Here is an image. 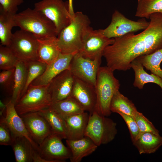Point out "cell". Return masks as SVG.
I'll use <instances>...</instances> for the list:
<instances>
[{
  "instance_id": "obj_1",
  "label": "cell",
  "mask_w": 162,
  "mask_h": 162,
  "mask_svg": "<svg viewBox=\"0 0 162 162\" xmlns=\"http://www.w3.org/2000/svg\"><path fill=\"white\" fill-rule=\"evenodd\" d=\"M148 27L141 33L127 34L114 38L103 53L107 66L112 70L126 71L137 57L151 54L162 48V13L150 16Z\"/></svg>"
},
{
  "instance_id": "obj_2",
  "label": "cell",
  "mask_w": 162,
  "mask_h": 162,
  "mask_svg": "<svg viewBox=\"0 0 162 162\" xmlns=\"http://www.w3.org/2000/svg\"><path fill=\"white\" fill-rule=\"evenodd\" d=\"M88 16L81 11L75 13L68 25L57 37V44L61 52L75 54L82 49L86 32L90 27Z\"/></svg>"
},
{
  "instance_id": "obj_3",
  "label": "cell",
  "mask_w": 162,
  "mask_h": 162,
  "mask_svg": "<svg viewBox=\"0 0 162 162\" xmlns=\"http://www.w3.org/2000/svg\"><path fill=\"white\" fill-rule=\"evenodd\" d=\"M15 26L34 34L38 38L57 37L53 23L44 15L33 9L28 8L14 16Z\"/></svg>"
},
{
  "instance_id": "obj_4",
  "label": "cell",
  "mask_w": 162,
  "mask_h": 162,
  "mask_svg": "<svg viewBox=\"0 0 162 162\" xmlns=\"http://www.w3.org/2000/svg\"><path fill=\"white\" fill-rule=\"evenodd\" d=\"M113 72L107 66H100L95 86L96 103L94 111L107 117L112 112L110 106L112 98L115 93L119 90L120 86Z\"/></svg>"
},
{
  "instance_id": "obj_5",
  "label": "cell",
  "mask_w": 162,
  "mask_h": 162,
  "mask_svg": "<svg viewBox=\"0 0 162 162\" xmlns=\"http://www.w3.org/2000/svg\"><path fill=\"white\" fill-rule=\"evenodd\" d=\"M52 100L48 86L30 85L25 93L15 104L18 114L40 111L50 106Z\"/></svg>"
},
{
  "instance_id": "obj_6",
  "label": "cell",
  "mask_w": 162,
  "mask_h": 162,
  "mask_svg": "<svg viewBox=\"0 0 162 162\" xmlns=\"http://www.w3.org/2000/svg\"><path fill=\"white\" fill-rule=\"evenodd\" d=\"M89 115L85 136L90 138L98 146L112 141L117 133L116 124L95 111Z\"/></svg>"
},
{
  "instance_id": "obj_7",
  "label": "cell",
  "mask_w": 162,
  "mask_h": 162,
  "mask_svg": "<svg viewBox=\"0 0 162 162\" xmlns=\"http://www.w3.org/2000/svg\"><path fill=\"white\" fill-rule=\"evenodd\" d=\"M34 9L40 12L54 25L57 36L70 23L72 17L69 12L68 1L42 0L34 4Z\"/></svg>"
},
{
  "instance_id": "obj_8",
  "label": "cell",
  "mask_w": 162,
  "mask_h": 162,
  "mask_svg": "<svg viewBox=\"0 0 162 162\" xmlns=\"http://www.w3.org/2000/svg\"><path fill=\"white\" fill-rule=\"evenodd\" d=\"M38 38L21 29L12 34L9 46L20 60L28 62L38 60Z\"/></svg>"
},
{
  "instance_id": "obj_9",
  "label": "cell",
  "mask_w": 162,
  "mask_h": 162,
  "mask_svg": "<svg viewBox=\"0 0 162 162\" xmlns=\"http://www.w3.org/2000/svg\"><path fill=\"white\" fill-rule=\"evenodd\" d=\"M149 22L145 18L137 21L129 20L117 10L112 14L111 22L106 28L102 29L103 34L110 38H115L127 34L144 30L148 26Z\"/></svg>"
},
{
  "instance_id": "obj_10",
  "label": "cell",
  "mask_w": 162,
  "mask_h": 162,
  "mask_svg": "<svg viewBox=\"0 0 162 162\" xmlns=\"http://www.w3.org/2000/svg\"><path fill=\"white\" fill-rule=\"evenodd\" d=\"M114 41V38L105 36L102 29L94 30L90 27L85 34L82 49L78 53L85 58L101 60L105 48Z\"/></svg>"
},
{
  "instance_id": "obj_11",
  "label": "cell",
  "mask_w": 162,
  "mask_h": 162,
  "mask_svg": "<svg viewBox=\"0 0 162 162\" xmlns=\"http://www.w3.org/2000/svg\"><path fill=\"white\" fill-rule=\"evenodd\" d=\"M62 139L60 136L52 133L39 146L37 152L46 162H62L70 159V150L63 144Z\"/></svg>"
},
{
  "instance_id": "obj_12",
  "label": "cell",
  "mask_w": 162,
  "mask_h": 162,
  "mask_svg": "<svg viewBox=\"0 0 162 162\" xmlns=\"http://www.w3.org/2000/svg\"><path fill=\"white\" fill-rule=\"evenodd\" d=\"M101 62V60H92L78 53L73 56L69 69L75 77L95 86Z\"/></svg>"
},
{
  "instance_id": "obj_13",
  "label": "cell",
  "mask_w": 162,
  "mask_h": 162,
  "mask_svg": "<svg viewBox=\"0 0 162 162\" xmlns=\"http://www.w3.org/2000/svg\"><path fill=\"white\" fill-rule=\"evenodd\" d=\"M20 116L31 137L39 146L52 133L48 123L39 112L26 113Z\"/></svg>"
},
{
  "instance_id": "obj_14",
  "label": "cell",
  "mask_w": 162,
  "mask_h": 162,
  "mask_svg": "<svg viewBox=\"0 0 162 162\" xmlns=\"http://www.w3.org/2000/svg\"><path fill=\"white\" fill-rule=\"evenodd\" d=\"M75 77L69 69L64 70L54 77L48 85L52 103L71 96Z\"/></svg>"
},
{
  "instance_id": "obj_15",
  "label": "cell",
  "mask_w": 162,
  "mask_h": 162,
  "mask_svg": "<svg viewBox=\"0 0 162 162\" xmlns=\"http://www.w3.org/2000/svg\"><path fill=\"white\" fill-rule=\"evenodd\" d=\"M71 96L81 105L85 111L91 113L95 110L96 96L94 86L75 77Z\"/></svg>"
},
{
  "instance_id": "obj_16",
  "label": "cell",
  "mask_w": 162,
  "mask_h": 162,
  "mask_svg": "<svg viewBox=\"0 0 162 162\" xmlns=\"http://www.w3.org/2000/svg\"><path fill=\"white\" fill-rule=\"evenodd\" d=\"M74 55L61 53L53 62L47 65L43 74L35 79L30 85H47L51 80L63 71L69 69L71 61Z\"/></svg>"
},
{
  "instance_id": "obj_17",
  "label": "cell",
  "mask_w": 162,
  "mask_h": 162,
  "mask_svg": "<svg viewBox=\"0 0 162 162\" xmlns=\"http://www.w3.org/2000/svg\"><path fill=\"white\" fill-rule=\"evenodd\" d=\"M4 118L14 136L25 137L32 143L35 150H38L39 146L31 137L22 119L16 110L15 104L10 100L6 104L5 115Z\"/></svg>"
},
{
  "instance_id": "obj_18",
  "label": "cell",
  "mask_w": 162,
  "mask_h": 162,
  "mask_svg": "<svg viewBox=\"0 0 162 162\" xmlns=\"http://www.w3.org/2000/svg\"><path fill=\"white\" fill-rule=\"evenodd\" d=\"M89 115L85 112L63 118L66 132V139L76 140L85 136Z\"/></svg>"
},
{
  "instance_id": "obj_19",
  "label": "cell",
  "mask_w": 162,
  "mask_h": 162,
  "mask_svg": "<svg viewBox=\"0 0 162 162\" xmlns=\"http://www.w3.org/2000/svg\"><path fill=\"white\" fill-rule=\"evenodd\" d=\"M66 143L70 150L71 162H80L82 159L94 152L98 146L89 137L85 136L76 140L66 139Z\"/></svg>"
},
{
  "instance_id": "obj_20",
  "label": "cell",
  "mask_w": 162,
  "mask_h": 162,
  "mask_svg": "<svg viewBox=\"0 0 162 162\" xmlns=\"http://www.w3.org/2000/svg\"><path fill=\"white\" fill-rule=\"evenodd\" d=\"M140 154L155 152L162 145V136L150 132L140 133L133 142Z\"/></svg>"
},
{
  "instance_id": "obj_21",
  "label": "cell",
  "mask_w": 162,
  "mask_h": 162,
  "mask_svg": "<svg viewBox=\"0 0 162 162\" xmlns=\"http://www.w3.org/2000/svg\"><path fill=\"white\" fill-rule=\"evenodd\" d=\"M38 60L49 64L55 61L61 53L57 44V37L52 38H38Z\"/></svg>"
},
{
  "instance_id": "obj_22",
  "label": "cell",
  "mask_w": 162,
  "mask_h": 162,
  "mask_svg": "<svg viewBox=\"0 0 162 162\" xmlns=\"http://www.w3.org/2000/svg\"><path fill=\"white\" fill-rule=\"evenodd\" d=\"M11 146L16 162H33L35 150L27 138L22 136H14Z\"/></svg>"
},
{
  "instance_id": "obj_23",
  "label": "cell",
  "mask_w": 162,
  "mask_h": 162,
  "mask_svg": "<svg viewBox=\"0 0 162 162\" xmlns=\"http://www.w3.org/2000/svg\"><path fill=\"white\" fill-rule=\"evenodd\" d=\"M143 68L141 63L137 58L131 62V68L133 69L135 74L134 86L139 89H142L146 84L153 83L160 86L162 89V78L153 74L148 73Z\"/></svg>"
},
{
  "instance_id": "obj_24",
  "label": "cell",
  "mask_w": 162,
  "mask_h": 162,
  "mask_svg": "<svg viewBox=\"0 0 162 162\" xmlns=\"http://www.w3.org/2000/svg\"><path fill=\"white\" fill-rule=\"evenodd\" d=\"M27 77L26 62L19 59L15 67L11 101L15 104L20 99L25 86Z\"/></svg>"
},
{
  "instance_id": "obj_25",
  "label": "cell",
  "mask_w": 162,
  "mask_h": 162,
  "mask_svg": "<svg viewBox=\"0 0 162 162\" xmlns=\"http://www.w3.org/2000/svg\"><path fill=\"white\" fill-rule=\"evenodd\" d=\"M49 124L53 133L66 139V128L63 118L51 107L39 111Z\"/></svg>"
},
{
  "instance_id": "obj_26",
  "label": "cell",
  "mask_w": 162,
  "mask_h": 162,
  "mask_svg": "<svg viewBox=\"0 0 162 162\" xmlns=\"http://www.w3.org/2000/svg\"><path fill=\"white\" fill-rule=\"evenodd\" d=\"M50 106L63 118L85 111L81 105L71 96L63 100L52 102Z\"/></svg>"
},
{
  "instance_id": "obj_27",
  "label": "cell",
  "mask_w": 162,
  "mask_h": 162,
  "mask_svg": "<svg viewBox=\"0 0 162 162\" xmlns=\"http://www.w3.org/2000/svg\"><path fill=\"white\" fill-rule=\"evenodd\" d=\"M110 108L112 112L124 114L133 117L138 111L133 102L122 94L119 90L113 95Z\"/></svg>"
},
{
  "instance_id": "obj_28",
  "label": "cell",
  "mask_w": 162,
  "mask_h": 162,
  "mask_svg": "<svg viewBox=\"0 0 162 162\" xmlns=\"http://www.w3.org/2000/svg\"><path fill=\"white\" fill-rule=\"evenodd\" d=\"M14 16L0 9V40L3 46H10L13 34L11 30L15 26Z\"/></svg>"
},
{
  "instance_id": "obj_29",
  "label": "cell",
  "mask_w": 162,
  "mask_h": 162,
  "mask_svg": "<svg viewBox=\"0 0 162 162\" xmlns=\"http://www.w3.org/2000/svg\"><path fill=\"white\" fill-rule=\"evenodd\" d=\"M147 70L162 78V70L160 64L162 61V48L151 54L137 57Z\"/></svg>"
},
{
  "instance_id": "obj_30",
  "label": "cell",
  "mask_w": 162,
  "mask_h": 162,
  "mask_svg": "<svg viewBox=\"0 0 162 162\" xmlns=\"http://www.w3.org/2000/svg\"><path fill=\"white\" fill-rule=\"evenodd\" d=\"M156 13H162V0H138L136 16L149 19Z\"/></svg>"
},
{
  "instance_id": "obj_31",
  "label": "cell",
  "mask_w": 162,
  "mask_h": 162,
  "mask_svg": "<svg viewBox=\"0 0 162 162\" xmlns=\"http://www.w3.org/2000/svg\"><path fill=\"white\" fill-rule=\"evenodd\" d=\"M26 62L27 68V80L20 98L25 93L32 82L43 74L47 65L38 60Z\"/></svg>"
},
{
  "instance_id": "obj_32",
  "label": "cell",
  "mask_w": 162,
  "mask_h": 162,
  "mask_svg": "<svg viewBox=\"0 0 162 162\" xmlns=\"http://www.w3.org/2000/svg\"><path fill=\"white\" fill-rule=\"evenodd\" d=\"M19 60L10 47L0 45L1 70H8L15 68Z\"/></svg>"
},
{
  "instance_id": "obj_33",
  "label": "cell",
  "mask_w": 162,
  "mask_h": 162,
  "mask_svg": "<svg viewBox=\"0 0 162 162\" xmlns=\"http://www.w3.org/2000/svg\"><path fill=\"white\" fill-rule=\"evenodd\" d=\"M133 117L137 124L140 133L150 132L160 135L158 130L142 113L137 111Z\"/></svg>"
},
{
  "instance_id": "obj_34",
  "label": "cell",
  "mask_w": 162,
  "mask_h": 162,
  "mask_svg": "<svg viewBox=\"0 0 162 162\" xmlns=\"http://www.w3.org/2000/svg\"><path fill=\"white\" fill-rule=\"evenodd\" d=\"M14 136L5 122L4 116H2L0 120V144L11 145Z\"/></svg>"
},
{
  "instance_id": "obj_35",
  "label": "cell",
  "mask_w": 162,
  "mask_h": 162,
  "mask_svg": "<svg viewBox=\"0 0 162 162\" xmlns=\"http://www.w3.org/2000/svg\"><path fill=\"white\" fill-rule=\"evenodd\" d=\"M119 114L123 119L128 127L133 142L140 133L137 124L133 116L123 113Z\"/></svg>"
},
{
  "instance_id": "obj_36",
  "label": "cell",
  "mask_w": 162,
  "mask_h": 162,
  "mask_svg": "<svg viewBox=\"0 0 162 162\" xmlns=\"http://www.w3.org/2000/svg\"><path fill=\"white\" fill-rule=\"evenodd\" d=\"M15 68L3 70L0 73V84L6 89L12 88L14 84Z\"/></svg>"
},
{
  "instance_id": "obj_37",
  "label": "cell",
  "mask_w": 162,
  "mask_h": 162,
  "mask_svg": "<svg viewBox=\"0 0 162 162\" xmlns=\"http://www.w3.org/2000/svg\"><path fill=\"white\" fill-rule=\"evenodd\" d=\"M23 2L24 0H0V9L14 15L18 10V6Z\"/></svg>"
},
{
  "instance_id": "obj_38",
  "label": "cell",
  "mask_w": 162,
  "mask_h": 162,
  "mask_svg": "<svg viewBox=\"0 0 162 162\" xmlns=\"http://www.w3.org/2000/svg\"><path fill=\"white\" fill-rule=\"evenodd\" d=\"M69 12L72 17L74 16L75 13L74 12L73 7V0H68Z\"/></svg>"
}]
</instances>
